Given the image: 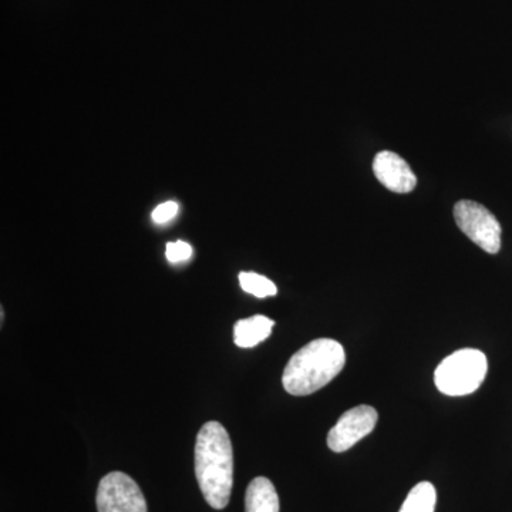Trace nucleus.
Listing matches in <instances>:
<instances>
[{
  "label": "nucleus",
  "instance_id": "obj_1",
  "mask_svg": "<svg viewBox=\"0 0 512 512\" xmlns=\"http://www.w3.org/2000/svg\"><path fill=\"white\" fill-rule=\"evenodd\" d=\"M195 476L208 505L224 510L234 487V450L228 431L218 421H207L198 431Z\"/></svg>",
  "mask_w": 512,
  "mask_h": 512
},
{
  "label": "nucleus",
  "instance_id": "obj_2",
  "mask_svg": "<svg viewBox=\"0 0 512 512\" xmlns=\"http://www.w3.org/2000/svg\"><path fill=\"white\" fill-rule=\"evenodd\" d=\"M345 365V349L338 340H312L289 359L282 384L292 396H309L332 382Z\"/></svg>",
  "mask_w": 512,
  "mask_h": 512
},
{
  "label": "nucleus",
  "instance_id": "obj_3",
  "mask_svg": "<svg viewBox=\"0 0 512 512\" xmlns=\"http://www.w3.org/2000/svg\"><path fill=\"white\" fill-rule=\"evenodd\" d=\"M488 372V360L481 350L460 349L437 366L434 383L439 392L450 397L477 392Z\"/></svg>",
  "mask_w": 512,
  "mask_h": 512
},
{
  "label": "nucleus",
  "instance_id": "obj_4",
  "mask_svg": "<svg viewBox=\"0 0 512 512\" xmlns=\"http://www.w3.org/2000/svg\"><path fill=\"white\" fill-rule=\"evenodd\" d=\"M454 220L463 234L488 254L501 249V225L495 215L476 201H458L454 205Z\"/></svg>",
  "mask_w": 512,
  "mask_h": 512
},
{
  "label": "nucleus",
  "instance_id": "obj_5",
  "mask_svg": "<svg viewBox=\"0 0 512 512\" xmlns=\"http://www.w3.org/2000/svg\"><path fill=\"white\" fill-rule=\"evenodd\" d=\"M96 504L99 512H147L143 491L133 478L121 471L101 478Z\"/></svg>",
  "mask_w": 512,
  "mask_h": 512
},
{
  "label": "nucleus",
  "instance_id": "obj_6",
  "mask_svg": "<svg viewBox=\"0 0 512 512\" xmlns=\"http://www.w3.org/2000/svg\"><path fill=\"white\" fill-rule=\"evenodd\" d=\"M379 414L372 406L360 404L343 413L330 429L328 446L335 453H345L375 430Z\"/></svg>",
  "mask_w": 512,
  "mask_h": 512
},
{
  "label": "nucleus",
  "instance_id": "obj_7",
  "mask_svg": "<svg viewBox=\"0 0 512 512\" xmlns=\"http://www.w3.org/2000/svg\"><path fill=\"white\" fill-rule=\"evenodd\" d=\"M373 171L380 184L397 194H407L416 188L417 177L412 168L393 151H382L376 154Z\"/></svg>",
  "mask_w": 512,
  "mask_h": 512
},
{
  "label": "nucleus",
  "instance_id": "obj_8",
  "mask_svg": "<svg viewBox=\"0 0 512 512\" xmlns=\"http://www.w3.org/2000/svg\"><path fill=\"white\" fill-rule=\"evenodd\" d=\"M275 322L264 315L241 319L234 326V342L238 348H254L272 335Z\"/></svg>",
  "mask_w": 512,
  "mask_h": 512
},
{
  "label": "nucleus",
  "instance_id": "obj_9",
  "mask_svg": "<svg viewBox=\"0 0 512 512\" xmlns=\"http://www.w3.org/2000/svg\"><path fill=\"white\" fill-rule=\"evenodd\" d=\"M279 497L275 485L265 477H256L245 494V512H279Z\"/></svg>",
  "mask_w": 512,
  "mask_h": 512
},
{
  "label": "nucleus",
  "instance_id": "obj_10",
  "mask_svg": "<svg viewBox=\"0 0 512 512\" xmlns=\"http://www.w3.org/2000/svg\"><path fill=\"white\" fill-rule=\"evenodd\" d=\"M436 503V487L429 481H421L414 485L399 512H434Z\"/></svg>",
  "mask_w": 512,
  "mask_h": 512
},
{
  "label": "nucleus",
  "instance_id": "obj_11",
  "mask_svg": "<svg viewBox=\"0 0 512 512\" xmlns=\"http://www.w3.org/2000/svg\"><path fill=\"white\" fill-rule=\"evenodd\" d=\"M239 285L245 292L251 293L256 298H268V296H275L278 293V289L271 279L255 274V272H241Z\"/></svg>",
  "mask_w": 512,
  "mask_h": 512
},
{
  "label": "nucleus",
  "instance_id": "obj_12",
  "mask_svg": "<svg viewBox=\"0 0 512 512\" xmlns=\"http://www.w3.org/2000/svg\"><path fill=\"white\" fill-rule=\"evenodd\" d=\"M165 256L171 264H180L191 258L192 247L184 241L170 242L165 248Z\"/></svg>",
  "mask_w": 512,
  "mask_h": 512
},
{
  "label": "nucleus",
  "instance_id": "obj_13",
  "mask_svg": "<svg viewBox=\"0 0 512 512\" xmlns=\"http://www.w3.org/2000/svg\"><path fill=\"white\" fill-rule=\"evenodd\" d=\"M178 211H180L178 202L167 201L158 205L156 210L153 211V214H151V217H153V221L156 222V224H167V222L177 217Z\"/></svg>",
  "mask_w": 512,
  "mask_h": 512
}]
</instances>
